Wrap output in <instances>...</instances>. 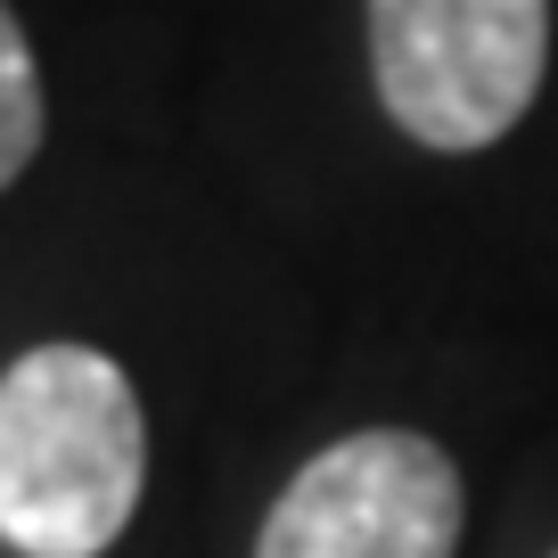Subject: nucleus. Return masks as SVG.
Instances as JSON below:
<instances>
[{
	"label": "nucleus",
	"mask_w": 558,
	"mask_h": 558,
	"mask_svg": "<svg viewBox=\"0 0 558 558\" xmlns=\"http://www.w3.org/2000/svg\"><path fill=\"white\" fill-rule=\"evenodd\" d=\"M140 476V395L99 345H34L0 369V542L17 558L116 550Z\"/></svg>",
	"instance_id": "f257e3e1"
},
{
	"label": "nucleus",
	"mask_w": 558,
	"mask_h": 558,
	"mask_svg": "<svg viewBox=\"0 0 558 558\" xmlns=\"http://www.w3.org/2000/svg\"><path fill=\"white\" fill-rule=\"evenodd\" d=\"M550 0H369L378 99L418 148H493L534 107Z\"/></svg>",
	"instance_id": "f03ea898"
},
{
	"label": "nucleus",
	"mask_w": 558,
	"mask_h": 558,
	"mask_svg": "<svg viewBox=\"0 0 558 558\" xmlns=\"http://www.w3.org/2000/svg\"><path fill=\"white\" fill-rule=\"evenodd\" d=\"M460 469L444 444L369 427L313 452L263 518L255 558H452L460 550Z\"/></svg>",
	"instance_id": "7ed1b4c3"
},
{
	"label": "nucleus",
	"mask_w": 558,
	"mask_h": 558,
	"mask_svg": "<svg viewBox=\"0 0 558 558\" xmlns=\"http://www.w3.org/2000/svg\"><path fill=\"white\" fill-rule=\"evenodd\" d=\"M34 148H41V74H34L17 17L0 9V190L34 165Z\"/></svg>",
	"instance_id": "20e7f679"
}]
</instances>
